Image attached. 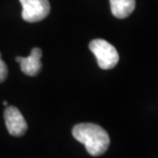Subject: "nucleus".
<instances>
[{"mask_svg": "<svg viewBox=\"0 0 158 158\" xmlns=\"http://www.w3.org/2000/svg\"><path fill=\"white\" fill-rule=\"evenodd\" d=\"M3 105H4V106H7V105H8V103L6 102V101H3Z\"/></svg>", "mask_w": 158, "mask_h": 158, "instance_id": "nucleus-8", "label": "nucleus"}, {"mask_svg": "<svg viewBox=\"0 0 158 158\" xmlns=\"http://www.w3.org/2000/svg\"><path fill=\"white\" fill-rule=\"evenodd\" d=\"M8 76V69L6 63L1 58V53H0V83H3Z\"/></svg>", "mask_w": 158, "mask_h": 158, "instance_id": "nucleus-7", "label": "nucleus"}, {"mask_svg": "<svg viewBox=\"0 0 158 158\" xmlns=\"http://www.w3.org/2000/svg\"><path fill=\"white\" fill-rule=\"evenodd\" d=\"M4 120L6 129L11 136L22 137L28 130L26 119L21 111L15 106H6L4 110Z\"/></svg>", "mask_w": 158, "mask_h": 158, "instance_id": "nucleus-4", "label": "nucleus"}, {"mask_svg": "<svg viewBox=\"0 0 158 158\" xmlns=\"http://www.w3.org/2000/svg\"><path fill=\"white\" fill-rule=\"evenodd\" d=\"M111 12L117 19H126L136 8V0H109Z\"/></svg>", "mask_w": 158, "mask_h": 158, "instance_id": "nucleus-6", "label": "nucleus"}, {"mask_svg": "<svg viewBox=\"0 0 158 158\" xmlns=\"http://www.w3.org/2000/svg\"><path fill=\"white\" fill-rule=\"evenodd\" d=\"M72 135L85 146L87 153L92 156H100L108 150L110 137L108 133L99 124L84 123L73 127Z\"/></svg>", "mask_w": 158, "mask_h": 158, "instance_id": "nucleus-1", "label": "nucleus"}, {"mask_svg": "<svg viewBox=\"0 0 158 158\" xmlns=\"http://www.w3.org/2000/svg\"><path fill=\"white\" fill-rule=\"evenodd\" d=\"M41 57H42V50L35 47L32 49L31 54L28 57L18 56L16 60L20 63L21 70L27 76L35 77L39 73L40 69L42 68L41 63Z\"/></svg>", "mask_w": 158, "mask_h": 158, "instance_id": "nucleus-5", "label": "nucleus"}, {"mask_svg": "<svg viewBox=\"0 0 158 158\" xmlns=\"http://www.w3.org/2000/svg\"><path fill=\"white\" fill-rule=\"evenodd\" d=\"M23 7L22 18L27 23H37L44 19L50 12L48 0H20Z\"/></svg>", "mask_w": 158, "mask_h": 158, "instance_id": "nucleus-3", "label": "nucleus"}, {"mask_svg": "<svg viewBox=\"0 0 158 158\" xmlns=\"http://www.w3.org/2000/svg\"><path fill=\"white\" fill-rule=\"evenodd\" d=\"M89 49L97 60V64L102 69L115 68L119 61V54L116 48L104 39H95L89 43Z\"/></svg>", "mask_w": 158, "mask_h": 158, "instance_id": "nucleus-2", "label": "nucleus"}]
</instances>
